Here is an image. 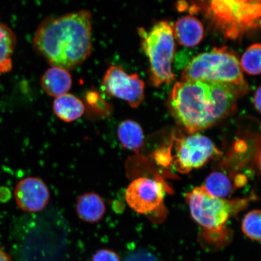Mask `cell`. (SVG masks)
Wrapping results in <instances>:
<instances>
[{"instance_id": "cell-1", "label": "cell", "mask_w": 261, "mask_h": 261, "mask_svg": "<svg viewBox=\"0 0 261 261\" xmlns=\"http://www.w3.org/2000/svg\"><path fill=\"white\" fill-rule=\"evenodd\" d=\"M248 88L204 81L178 82L169 95V110L189 134L210 128L236 109Z\"/></svg>"}, {"instance_id": "cell-2", "label": "cell", "mask_w": 261, "mask_h": 261, "mask_svg": "<svg viewBox=\"0 0 261 261\" xmlns=\"http://www.w3.org/2000/svg\"><path fill=\"white\" fill-rule=\"evenodd\" d=\"M34 45L52 67L73 69L91 54L92 14L83 10L45 19L36 32Z\"/></svg>"}, {"instance_id": "cell-3", "label": "cell", "mask_w": 261, "mask_h": 261, "mask_svg": "<svg viewBox=\"0 0 261 261\" xmlns=\"http://www.w3.org/2000/svg\"><path fill=\"white\" fill-rule=\"evenodd\" d=\"M198 12L227 40H238L261 30V1L198 2L191 6L190 12Z\"/></svg>"}, {"instance_id": "cell-4", "label": "cell", "mask_w": 261, "mask_h": 261, "mask_svg": "<svg viewBox=\"0 0 261 261\" xmlns=\"http://www.w3.org/2000/svg\"><path fill=\"white\" fill-rule=\"evenodd\" d=\"M140 45L149 63V82L152 86L170 84L175 80L172 64L175 44L172 26L167 21L156 22L149 31L139 28Z\"/></svg>"}, {"instance_id": "cell-5", "label": "cell", "mask_w": 261, "mask_h": 261, "mask_svg": "<svg viewBox=\"0 0 261 261\" xmlns=\"http://www.w3.org/2000/svg\"><path fill=\"white\" fill-rule=\"evenodd\" d=\"M181 81H204L248 88L239 60L226 47L214 48L197 55L184 68Z\"/></svg>"}, {"instance_id": "cell-6", "label": "cell", "mask_w": 261, "mask_h": 261, "mask_svg": "<svg viewBox=\"0 0 261 261\" xmlns=\"http://www.w3.org/2000/svg\"><path fill=\"white\" fill-rule=\"evenodd\" d=\"M191 215L200 226L210 232L223 231L234 214L246 207L248 199L229 200L208 193L204 186L194 188L186 194Z\"/></svg>"}, {"instance_id": "cell-7", "label": "cell", "mask_w": 261, "mask_h": 261, "mask_svg": "<svg viewBox=\"0 0 261 261\" xmlns=\"http://www.w3.org/2000/svg\"><path fill=\"white\" fill-rule=\"evenodd\" d=\"M221 152L214 142L200 133L189 134L176 143L174 164L179 172L200 168Z\"/></svg>"}, {"instance_id": "cell-8", "label": "cell", "mask_w": 261, "mask_h": 261, "mask_svg": "<svg viewBox=\"0 0 261 261\" xmlns=\"http://www.w3.org/2000/svg\"><path fill=\"white\" fill-rule=\"evenodd\" d=\"M101 90L108 96L122 99L136 109L145 99V82L138 74H128L118 65L108 68L101 83Z\"/></svg>"}, {"instance_id": "cell-9", "label": "cell", "mask_w": 261, "mask_h": 261, "mask_svg": "<svg viewBox=\"0 0 261 261\" xmlns=\"http://www.w3.org/2000/svg\"><path fill=\"white\" fill-rule=\"evenodd\" d=\"M165 196V189L155 179L140 177L135 179L126 189L127 204L140 214H149L161 206Z\"/></svg>"}, {"instance_id": "cell-10", "label": "cell", "mask_w": 261, "mask_h": 261, "mask_svg": "<svg viewBox=\"0 0 261 261\" xmlns=\"http://www.w3.org/2000/svg\"><path fill=\"white\" fill-rule=\"evenodd\" d=\"M16 204L21 210L38 212L47 206L50 192L46 184L40 178L30 177L22 179L14 191Z\"/></svg>"}, {"instance_id": "cell-11", "label": "cell", "mask_w": 261, "mask_h": 261, "mask_svg": "<svg viewBox=\"0 0 261 261\" xmlns=\"http://www.w3.org/2000/svg\"><path fill=\"white\" fill-rule=\"evenodd\" d=\"M174 37L179 44L187 47L198 45L203 40L204 28L197 18L192 16H185L175 22Z\"/></svg>"}, {"instance_id": "cell-12", "label": "cell", "mask_w": 261, "mask_h": 261, "mask_svg": "<svg viewBox=\"0 0 261 261\" xmlns=\"http://www.w3.org/2000/svg\"><path fill=\"white\" fill-rule=\"evenodd\" d=\"M41 85L48 95L57 97L69 91L72 86V79L68 70L51 67L42 76Z\"/></svg>"}, {"instance_id": "cell-13", "label": "cell", "mask_w": 261, "mask_h": 261, "mask_svg": "<svg viewBox=\"0 0 261 261\" xmlns=\"http://www.w3.org/2000/svg\"><path fill=\"white\" fill-rule=\"evenodd\" d=\"M76 212L82 220L94 223L102 220L106 214V207L99 195L90 192L82 195L78 198Z\"/></svg>"}, {"instance_id": "cell-14", "label": "cell", "mask_w": 261, "mask_h": 261, "mask_svg": "<svg viewBox=\"0 0 261 261\" xmlns=\"http://www.w3.org/2000/svg\"><path fill=\"white\" fill-rule=\"evenodd\" d=\"M53 109L59 119L65 122H71L83 115L86 106L79 98L67 93L56 97Z\"/></svg>"}, {"instance_id": "cell-15", "label": "cell", "mask_w": 261, "mask_h": 261, "mask_svg": "<svg viewBox=\"0 0 261 261\" xmlns=\"http://www.w3.org/2000/svg\"><path fill=\"white\" fill-rule=\"evenodd\" d=\"M117 137L123 146L134 151H139L144 143V133L142 126L130 119L120 123L117 128Z\"/></svg>"}, {"instance_id": "cell-16", "label": "cell", "mask_w": 261, "mask_h": 261, "mask_svg": "<svg viewBox=\"0 0 261 261\" xmlns=\"http://www.w3.org/2000/svg\"><path fill=\"white\" fill-rule=\"evenodd\" d=\"M16 44L14 33L7 25L0 23V68L4 73L12 69V55Z\"/></svg>"}, {"instance_id": "cell-17", "label": "cell", "mask_w": 261, "mask_h": 261, "mask_svg": "<svg viewBox=\"0 0 261 261\" xmlns=\"http://www.w3.org/2000/svg\"><path fill=\"white\" fill-rule=\"evenodd\" d=\"M203 186L208 193L220 198H226L232 191L230 179L223 172L218 171L208 175Z\"/></svg>"}, {"instance_id": "cell-18", "label": "cell", "mask_w": 261, "mask_h": 261, "mask_svg": "<svg viewBox=\"0 0 261 261\" xmlns=\"http://www.w3.org/2000/svg\"><path fill=\"white\" fill-rule=\"evenodd\" d=\"M241 70L247 74H261V44L250 45L245 51L240 63Z\"/></svg>"}, {"instance_id": "cell-19", "label": "cell", "mask_w": 261, "mask_h": 261, "mask_svg": "<svg viewBox=\"0 0 261 261\" xmlns=\"http://www.w3.org/2000/svg\"><path fill=\"white\" fill-rule=\"evenodd\" d=\"M241 229L250 239L261 241V210L248 212L242 221Z\"/></svg>"}, {"instance_id": "cell-20", "label": "cell", "mask_w": 261, "mask_h": 261, "mask_svg": "<svg viewBox=\"0 0 261 261\" xmlns=\"http://www.w3.org/2000/svg\"><path fill=\"white\" fill-rule=\"evenodd\" d=\"M92 261H120L119 257L113 251L101 249L94 254Z\"/></svg>"}, {"instance_id": "cell-21", "label": "cell", "mask_w": 261, "mask_h": 261, "mask_svg": "<svg viewBox=\"0 0 261 261\" xmlns=\"http://www.w3.org/2000/svg\"><path fill=\"white\" fill-rule=\"evenodd\" d=\"M125 261H158L152 254L146 251H139L129 255Z\"/></svg>"}, {"instance_id": "cell-22", "label": "cell", "mask_w": 261, "mask_h": 261, "mask_svg": "<svg viewBox=\"0 0 261 261\" xmlns=\"http://www.w3.org/2000/svg\"><path fill=\"white\" fill-rule=\"evenodd\" d=\"M253 103L257 112L261 114V86L257 89L254 93Z\"/></svg>"}, {"instance_id": "cell-23", "label": "cell", "mask_w": 261, "mask_h": 261, "mask_svg": "<svg viewBox=\"0 0 261 261\" xmlns=\"http://www.w3.org/2000/svg\"><path fill=\"white\" fill-rule=\"evenodd\" d=\"M256 164L261 174V147L256 155Z\"/></svg>"}, {"instance_id": "cell-24", "label": "cell", "mask_w": 261, "mask_h": 261, "mask_svg": "<svg viewBox=\"0 0 261 261\" xmlns=\"http://www.w3.org/2000/svg\"><path fill=\"white\" fill-rule=\"evenodd\" d=\"M0 261H12L10 257L5 252L0 250Z\"/></svg>"}, {"instance_id": "cell-25", "label": "cell", "mask_w": 261, "mask_h": 261, "mask_svg": "<svg viewBox=\"0 0 261 261\" xmlns=\"http://www.w3.org/2000/svg\"><path fill=\"white\" fill-rule=\"evenodd\" d=\"M3 71L2 70L1 68H0V76H1V74H3Z\"/></svg>"}]
</instances>
